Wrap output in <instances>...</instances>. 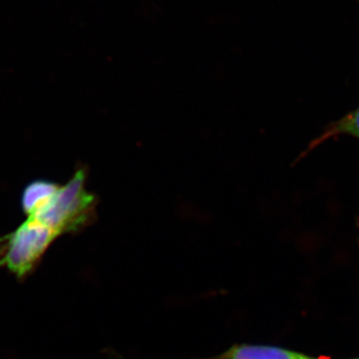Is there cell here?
<instances>
[{
	"label": "cell",
	"instance_id": "obj_2",
	"mask_svg": "<svg viewBox=\"0 0 359 359\" xmlns=\"http://www.w3.org/2000/svg\"><path fill=\"white\" fill-rule=\"evenodd\" d=\"M340 134L349 135L359 139V107L330 127L327 133L323 134L320 141Z\"/></svg>",
	"mask_w": 359,
	"mask_h": 359
},
{
	"label": "cell",
	"instance_id": "obj_1",
	"mask_svg": "<svg viewBox=\"0 0 359 359\" xmlns=\"http://www.w3.org/2000/svg\"><path fill=\"white\" fill-rule=\"evenodd\" d=\"M21 207L25 221L0 238V266L20 280L34 271L56 238L88 223L94 198L85 189L84 171L79 170L65 186L48 181L29 184L21 196Z\"/></svg>",
	"mask_w": 359,
	"mask_h": 359
},
{
	"label": "cell",
	"instance_id": "obj_3",
	"mask_svg": "<svg viewBox=\"0 0 359 359\" xmlns=\"http://www.w3.org/2000/svg\"><path fill=\"white\" fill-rule=\"evenodd\" d=\"M348 359H359V358H348Z\"/></svg>",
	"mask_w": 359,
	"mask_h": 359
}]
</instances>
